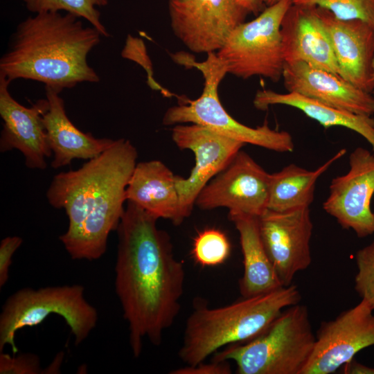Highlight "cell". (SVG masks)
I'll use <instances>...</instances> for the list:
<instances>
[{"mask_svg": "<svg viewBox=\"0 0 374 374\" xmlns=\"http://www.w3.org/2000/svg\"><path fill=\"white\" fill-rule=\"evenodd\" d=\"M158 219L127 202L116 229L114 286L127 323L129 344L138 357L147 338L161 344L181 309L185 270L173 253L169 235Z\"/></svg>", "mask_w": 374, "mask_h": 374, "instance_id": "6da1fadb", "label": "cell"}, {"mask_svg": "<svg viewBox=\"0 0 374 374\" xmlns=\"http://www.w3.org/2000/svg\"><path fill=\"white\" fill-rule=\"evenodd\" d=\"M137 158L133 144L120 139L80 168L53 178L46 198L68 217V228L59 239L72 259L92 261L105 253L109 235L125 212L126 188Z\"/></svg>", "mask_w": 374, "mask_h": 374, "instance_id": "7a4b0ae2", "label": "cell"}, {"mask_svg": "<svg viewBox=\"0 0 374 374\" xmlns=\"http://www.w3.org/2000/svg\"><path fill=\"white\" fill-rule=\"evenodd\" d=\"M101 33L69 12H45L21 21L0 60V75L10 82L27 79L60 93L100 78L87 57Z\"/></svg>", "mask_w": 374, "mask_h": 374, "instance_id": "3957f363", "label": "cell"}, {"mask_svg": "<svg viewBox=\"0 0 374 374\" xmlns=\"http://www.w3.org/2000/svg\"><path fill=\"white\" fill-rule=\"evenodd\" d=\"M296 285L281 286L258 295L242 297L231 304L208 308L197 305L188 317L179 359L188 366L234 344L249 341L265 330L287 307L300 303Z\"/></svg>", "mask_w": 374, "mask_h": 374, "instance_id": "277c9868", "label": "cell"}, {"mask_svg": "<svg viewBox=\"0 0 374 374\" xmlns=\"http://www.w3.org/2000/svg\"><path fill=\"white\" fill-rule=\"evenodd\" d=\"M316 336L307 306L284 309L253 339L226 346L214 361H233L238 374H301L314 350Z\"/></svg>", "mask_w": 374, "mask_h": 374, "instance_id": "5b68a950", "label": "cell"}, {"mask_svg": "<svg viewBox=\"0 0 374 374\" xmlns=\"http://www.w3.org/2000/svg\"><path fill=\"white\" fill-rule=\"evenodd\" d=\"M176 60L201 71L204 79V88L197 98L186 99L168 108L163 118V125L195 123L244 145L251 144L278 152L294 150L293 138L288 132L271 129L267 122L251 127L240 123L227 112L220 100L218 87L228 73L216 53L207 54V58L202 62L192 61L181 55Z\"/></svg>", "mask_w": 374, "mask_h": 374, "instance_id": "8992f818", "label": "cell"}, {"mask_svg": "<svg viewBox=\"0 0 374 374\" xmlns=\"http://www.w3.org/2000/svg\"><path fill=\"white\" fill-rule=\"evenodd\" d=\"M78 284L24 287L8 296L0 314V353L10 346L18 351L15 335L18 330L42 323L48 317H61L70 328L75 345L83 342L96 328L98 314L84 297Z\"/></svg>", "mask_w": 374, "mask_h": 374, "instance_id": "52a82bcc", "label": "cell"}, {"mask_svg": "<svg viewBox=\"0 0 374 374\" xmlns=\"http://www.w3.org/2000/svg\"><path fill=\"white\" fill-rule=\"evenodd\" d=\"M292 5L291 0H280L233 30L216 53L228 73L243 79L262 76L273 82L282 78L285 61L280 26Z\"/></svg>", "mask_w": 374, "mask_h": 374, "instance_id": "ba28073f", "label": "cell"}, {"mask_svg": "<svg viewBox=\"0 0 374 374\" xmlns=\"http://www.w3.org/2000/svg\"><path fill=\"white\" fill-rule=\"evenodd\" d=\"M170 26L192 52L217 53L249 12L235 0H169Z\"/></svg>", "mask_w": 374, "mask_h": 374, "instance_id": "9c48e42d", "label": "cell"}, {"mask_svg": "<svg viewBox=\"0 0 374 374\" xmlns=\"http://www.w3.org/2000/svg\"><path fill=\"white\" fill-rule=\"evenodd\" d=\"M172 139L179 148L190 150L195 156V166L189 176L176 175L184 220L190 215L201 190L231 163L244 144L195 123L175 125Z\"/></svg>", "mask_w": 374, "mask_h": 374, "instance_id": "30bf717a", "label": "cell"}, {"mask_svg": "<svg viewBox=\"0 0 374 374\" xmlns=\"http://www.w3.org/2000/svg\"><path fill=\"white\" fill-rule=\"evenodd\" d=\"M271 174L240 150L231 163L201 190L195 206L226 208L229 213L260 217L267 209Z\"/></svg>", "mask_w": 374, "mask_h": 374, "instance_id": "8fae6325", "label": "cell"}, {"mask_svg": "<svg viewBox=\"0 0 374 374\" xmlns=\"http://www.w3.org/2000/svg\"><path fill=\"white\" fill-rule=\"evenodd\" d=\"M373 309L364 299L321 323L313 353L301 374H331L360 350L374 346Z\"/></svg>", "mask_w": 374, "mask_h": 374, "instance_id": "7c38bea8", "label": "cell"}, {"mask_svg": "<svg viewBox=\"0 0 374 374\" xmlns=\"http://www.w3.org/2000/svg\"><path fill=\"white\" fill-rule=\"evenodd\" d=\"M349 170L332 179L323 210L345 229L359 238L374 233V213L371 204L374 194V154L362 147L349 156Z\"/></svg>", "mask_w": 374, "mask_h": 374, "instance_id": "4fadbf2b", "label": "cell"}, {"mask_svg": "<svg viewBox=\"0 0 374 374\" xmlns=\"http://www.w3.org/2000/svg\"><path fill=\"white\" fill-rule=\"evenodd\" d=\"M265 251L283 286L311 265L313 224L310 207L278 212L267 209L258 217Z\"/></svg>", "mask_w": 374, "mask_h": 374, "instance_id": "5bb4252c", "label": "cell"}, {"mask_svg": "<svg viewBox=\"0 0 374 374\" xmlns=\"http://www.w3.org/2000/svg\"><path fill=\"white\" fill-rule=\"evenodd\" d=\"M10 83L0 75V116L3 122L0 151L17 150L23 154L28 168L44 170L46 159L52 154L43 123L48 100L46 98L40 99L30 107H24L11 96Z\"/></svg>", "mask_w": 374, "mask_h": 374, "instance_id": "9a60e30c", "label": "cell"}, {"mask_svg": "<svg viewBox=\"0 0 374 374\" xmlns=\"http://www.w3.org/2000/svg\"><path fill=\"white\" fill-rule=\"evenodd\" d=\"M317 8L330 37L339 75L373 94L374 27L360 19H340L325 9Z\"/></svg>", "mask_w": 374, "mask_h": 374, "instance_id": "2e32d148", "label": "cell"}, {"mask_svg": "<svg viewBox=\"0 0 374 374\" xmlns=\"http://www.w3.org/2000/svg\"><path fill=\"white\" fill-rule=\"evenodd\" d=\"M287 92H294L357 114H374V96L339 75L303 62L285 64L282 75Z\"/></svg>", "mask_w": 374, "mask_h": 374, "instance_id": "e0dca14e", "label": "cell"}, {"mask_svg": "<svg viewBox=\"0 0 374 374\" xmlns=\"http://www.w3.org/2000/svg\"><path fill=\"white\" fill-rule=\"evenodd\" d=\"M280 34L285 64L303 62L339 75L330 37L316 7L292 5Z\"/></svg>", "mask_w": 374, "mask_h": 374, "instance_id": "ac0fdd59", "label": "cell"}, {"mask_svg": "<svg viewBox=\"0 0 374 374\" xmlns=\"http://www.w3.org/2000/svg\"><path fill=\"white\" fill-rule=\"evenodd\" d=\"M45 90L49 107L43 115V123L53 154V168L69 165L74 159H91L114 144L115 140L96 138L78 129L68 118L60 93L48 87Z\"/></svg>", "mask_w": 374, "mask_h": 374, "instance_id": "d6986e66", "label": "cell"}, {"mask_svg": "<svg viewBox=\"0 0 374 374\" xmlns=\"http://www.w3.org/2000/svg\"><path fill=\"white\" fill-rule=\"evenodd\" d=\"M126 200L157 219L170 220L175 225L184 220L176 184V175L162 161L137 163L126 188Z\"/></svg>", "mask_w": 374, "mask_h": 374, "instance_id": "ffe728a7", "label": "cell"}, {"mask_svg": "<svg viewBox=\"0 0 374 374\" xmlns=\"http://www.w3.org/2000/svg\"><path fill=\"white\" fill-rule=\"evenodd\" d=\"M237 229L243 256L244 271L239 282L242 297H249L283 286L264 247L258 217L229 213Z\"/></svg>", "mask_w": 374, "mask_h": 374, "instance_id": "44dd1931", "label": "cell"}, {"mask_svg": "<svg viewBox=\"0 0 374 374\" xmlns=\"http://www.w3.org/2000/svg\"><path fill=\"white\" fill-rule=\"evenodd\" d=\"M253 103L259 110L275 105H287L301 111L308 117L327 129L343 127L362 136L374 152V118L340 109L294 92L278 93L270 89L258 90Z\"/></svg>", "mask_w": 374, "mask_h": 374, "instance_id": "7402d4cb", "label": "cell"}, {"mask_svg": "<svg viewBox=\"0 0 374 374\" xmlns=\"http://www.w3.org/2000/svg\"><path fill=\"white\" fill-rule=\"evenodd\" d=\"M346 152L343 148L316 170H308L291 163L271 174L267 209L283 212L310 207L318 179Z\"/></svg>", "mask_w": 374, "mask_h": 374, "instance_id": "603a6c76", "label": "cell"}, {"mask_svg": "<svg viewBox=\"0 0 374 374\" xmlns=\"http://www.w3.org/2000/svg\"><path fill=\"white\" fill-rule=\"evenodd\" d=\"M26 8L34 13L60 12L64 10L86 19L103 37L109 36L100 21V12L97 7L108 4V0H22Z\"/></svg>", "mask_w": 374, "mask_h": 374, "instance_id": "cb8c5ba5", "label": "cell"}, {"mask_svg": "<svg viewBox=\"0 0 374 374\" xmlns=\"http://www.w3.org/2000/svg\"><path fill=\"white\" fill-rule=\"evenodd\" d=\"M231 244L226 235L215 228L206 229L195 238L192 255L202 267H215L224 263L231 253Z\"/></svg>", "mask_w": 374, "mask_h": 374, "instance_id": "d4e9b609", "label": "cell"}, {"mask_svg": "<svg viewBox=\"0 0 374 374\" xmlns=\"http://www.w3.org/2000/svg\"><path fill=\"white\" fill-rule=\"evenodd\" d=\"M293 5L325 9L340 19H360L374 27V0H291Z\"/></svg>", "mask_w": 374, "mask_h": 374, "instance_id": "484cf974", "label": "cell"}, {"mask_svg": "<svg viewBox=\"0 0 374 374\" xmlns=\"http://www.w3.org/2000/svg\"><path fill=\"white\" fill-rule=\"evenodd\" d=\"M355 290L374 310V240L355 254Z\"/></svg>", "mask_w": 374, "mask_h": 374, "instance_id": "4316f807", "label": "cell"}, {"mask_svg": "<svg viewBox=\"0 0 374 374\" xmlns=\"http://www.w3.org/2000/svg\"><path fill=\"white\" fill-rule=\"evenodd\" d=\"M1 374H42L46 373L45 368H42L39 357L33 353H27L12 356L0 353Z\"/></svg>", "mask_w": 374, "mask_h": 374, "instance_id": "83f0119b", "label": "cell"}, {"mask_svg": "<svg viewBox=\"0 0 374 374\" xmlns=\"http://www.w3.org/2000/svg\"><path fill=\"white\" fill-rule=\"evenodd\" d=\"M19 236H7L0 243V287L2 288L9 279L12 258L22 244Z\"/></svg>", "mask_w": 374, "mask_h": 374, "instance_id": "f1b7e54d", "label": "cell"}, {"mask_svg": "<svg viewBox=\"0 0 374 374\" xmlns=\"http://www.w3.org/2000/svg\"><path fill=\"white\" fill-rule=\"evenodd\" d=\"M231 373L228 361L214 360L211 363L202 362L194 366L186 365L170 372L171 374H230Z\"/></svg>", "mask_w": 374, "mask_h": 374, "instance_id": "f546056e", "label": "cell"}, {"mask_svg": "<svg viewBox=\"0 0 374 374\" xmlns=\"http://www.w3.org/2000/svg\"><path fill=\"white\" fill-rule=\"evenodd\" d=\"M341 368L345 374H374V368L361 364L354 358Z\"/></svg>", "mask_w": 374, "mask_h": 374, "instance_id": "4dcf8cb0", "label": "cell"}, {"mask_svg": "<svg viewBox=\"0 0 374 374\" xmlns=\"http://www.w3.org/2000/svg\"><path fill=\"white\" fill-rule=\"evenodd\" d=\"M236 2L249 12L258 14L260 12L265 0H235Z\"/></svg>", "mask_w": 374, "mask_h": 374, "instance_id": "1f68e13d", "label": "cell"}, {"mask_svg": "<svg viewBox=\"0 0 374 374\" xmlns=\"http://www.w3.org/2000/svg\"><path fill=\"white\" fill-rule=\"evenodd\" d=\"M63 353L57 354V357L55 358L54 361L45 368L46 374L48 373H59L61 364L63 359Z\"/></svg>", "mask_w": 374, "mask_h": 374, "instance_id": "d6a6232c", "label": "cell"}, {"mask_svg": "<svg viewBox=\"0 0 374 374\" xmlns=\"http://www.w3.org/2000/svg\"><path fill=\"white\" fill-rule=\"evenodd\" d=\"M280 0H265V3L267 6H271L272 4L276 3V2L279 1Z\"/></svg>", "mask_w": 374, "mask_h": 374, "instance_id": "836d02e7", "label": "cell"}, {"mask_svg": "<svg viewBox=\"0 0 374 374\" xmlns=\"http://www.w3.org/2000/svg\"><path fill=\"white\" fill-rule=\"evenodd\" d=\"M373 75H374V61H373ZM374 93V92H373Z\"/></svg>", "mask_w": 374, "mask_h": 374, "instance_id": "e575fe53", "label": "cell"}]
</instances>
